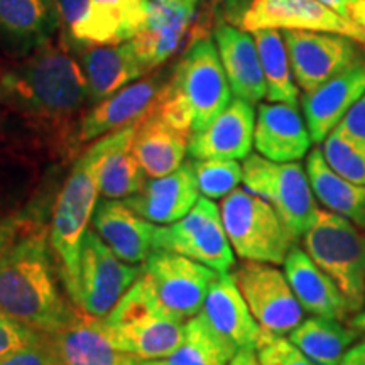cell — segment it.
<instances>
[{"label": "cell", "instance_id": "cell-1", "mask_svg": "<svg viewBox=\"0 0 365 365\" xmlns=\"http://www.w3.org/2000/svg\"><path fill=\"white\" fill-rule=\"evenodd\" d=\"M86 103L83 70L61 46L46 43L0 71V107L49 139L75 144L71 124Z\"/></svg>", "mask_w": 365, "mask_h": 365}, {"label": "cell", "instance_id": "cell-2", "mask_svg": "<svg viewBox=\"0 0 365 365\" xmlns=\"http://www.w3.org/2000/svg\"><path fill=\"white\" fill-rule=\"evenodd\" d=\"M19 220L16 239L0 257V312L53 335L70 322L76 307L58 284L44 220L27 212L21 213Z\"/></svg>", "mask_w": 365, "mask_h": 365}, {"label": "cell", "instance_id": "cell-3", "mask_svg": "<svg viewBox=\"0 0 365 365\" xmlns=\"http://www.w3.org/2000/svg\"><path fill=\"white\" fill-rule=\"evenodd\" d=\"M232 102L220 54L210 38L193 41L164 85L154 110L186 137L207 129Z\"/></svg>", "mask_w": 365, "mask_h": 365}, {"label": "cell", "instance_id": "cell-4", "mask_svg": "<svg viewBox=\"0 0 365 365\" xmlns=\"http://www.w3.org/2000/svg\"><path fill=\"white\" fill-rule=\"evenodd\" d=\"M112 132L86 149L73 164L53 205L49 222V245L58 264L63 286L71 284L78 266L81 242L98 203L100 164L110 148Z\"/></svg>", "mask_w": 365, "mask_h": 365}, {"label": "cell", "instance_id": "cell-5", "mask_svg": "<svg viewBox=\"0 0 365 365\" xmlns=\"http://www.w3.org/2000/svg\"><path fill=\"white\" fill-rule=\"evenodd\" d=\"M112 344L139 360H163L185 339L186 322L168 312L144 272L102 318Z\"/></svg>", "mask_w": 365, "mask_h": 365}, {"label": "cell", "instance_id": "cell-6", "mask_svg": "<svg viewBox=\"0 0 365 365\" xmlns=\"http://www.w3.org/2000/svg\"><path fill=\"white\" fill-rule=\"evenodd\" d=\"M304 250L345 296L349 309L365 308V230L330 210H319L303 235Z\"/></svg>", "mask_w": 365, "mask_h": 365}, {"label": "cell", "instance_id": "cell-7", "mask_svg": "<svg viewBox=\"0 0 365 365\" xmlns=\"http://www.w3.org/2000/svg\"><path fill=\"white\" fill-rule=\"evenodd\" d=\"M220 213L232 249L240 259L284 264L296 240L266 200L247 188H235L222 198Z\"/></svg>", "mask_w": 365, "mask_h": 365}, {"label": "cell", "instance_id": "cell-8", "mask_svg": "<svg viewBox=\"0 0 365 365\" xmlns=\"http://www.w3.org/2000/svg\"><path fill=\"white\" fill-rule=\"evenodd\" d=\"M244 178L245 188L276 210L294 240L303 237L317 222L318 207L308 173L296 163H276L261 154L245 158Z\"/></svg>", "mask_w": 365, "mask_h": 365}, {"label": "cell", "instance_id": "cell-9", "mask_svg": "<svg viewBox=\"0 0 365 365\" xmlns=\"http://www.w3.org/2000/svg\"><path fill=\"white\" fill-rule=\"evenodd\" d=\"M143 269L113 254L97 232L88 230L81 242L78 266L66 294L76 308L105 318L134 284Z\"/></svg>", "mask_w": 365, "mask_h": 365}, {"label": "cell", "instance_id": "cell-10", "mask_svg": "<svg viewBox=\"0 0 365 365\" xmlns=\"http://www.w3.org/2000/svg\"><path fill=\"white\" fill-rule=\"evenodd\" d=\"M153 250L176 252L212 267L218 274L230 272L235 252L223 227L220 208L203 196L181 220L156 228Z\"/></svg>", "mask_w": 365, "mask_h": 365}, {"label": "cell", "instance_id": "cell-11", "mask_svg": "<svg viewBox=\"0 0 365 365\" xmlns=\"http://www.w3.org/2000/svg\"><path fill=\"white\" fill-rule=\"evenodd\" d=\"M234 279L264 333L289 335L303 322L304 309L286 274L272 264L244 261L235 269Z\"/></svg>", "mask_w": 365, "mask_h": 365}, {"label": "cell", "instance_id": "cell-12", "mask_svg": "<svg viewBox=\"0 0 365 365\" xmlns=\"http://www.w3.org/2000/svg\"><path fill=\"white\" fill-rule=\"evenodd\" d=\"M143 272L163 307L182 322L202 312L210 287L220 276L205 264L168 250H153Z\"/></svg>", "mask_w": 365, "mask_h": 365}, {"label": "cell", "instance_id": "cell-13", "mask_svg": "<svg viewBox=\"0 0 365 365\" xmlns=\"http://www.w3.org/2000/svg\"><path fill=\"white\" fill-rule=\"evenodd\" d=\"M287 54L296 83L312 93L362 58L354 39L313 31H284Z\"/></svg>", "mask_w": 365, "mask_h": 365}, {"label": "cell", "instance_id": "cell-14", "mask_svg": "<svg viewBox=\"0 0 365 365\" xmlns=\"http://www.w3.org/2000/svg\"><path fill=\"white\" fill-rule=\"evenodd\" d=\"M245 31L282 29L339 34L365 46V27L344 19L318 0H252L242 17Z\"/></svg>", "mask_w": 365, "mask_h": 365}, {"label": "cell", "instance_id": "cell-15", "mask_svg": "<svg viewBox=\"0 0 365 365\" xmlns=\"http://www.w3.org/2000/svg\"><path fill=\"white\" fill-rule=\"evenodd\" d=\"M164 85L166 83L163 81V75H153L124 86L108 98L93 105V108L80 118L76 143H90L139 122L153 110Z\"/></svg>", "mask_w": 365, "mask_h": 365}, {"label": "cell", "instance_id": "cell-16", "mask_svg": "<svg viewBox=\"0 0 365 365\" xmlns=\"http://www.w3.org/2000/svg\"><path fill=\"white\" fill-rule=\"evenodd\" d=\"M198 0H149L140 33L130 39L145 73L166 63L180 48Z\"/></svg>", "mask_w": 365, "mask_h": 365}, {"label": "cell", "instance_id": "cell-17", "mask_svg": "<svg viewBox=\"0 0 365 365\" xmlns=\"http://www.w3.org/2000/svg\"><path fill=\"white\" fill-rule=\"evenodd\" d=\"M364 95L365 58H359L312 93H304L303 112L313 143L322 144Z\"/></svg>", "mask_w": 365, "mask_h": 365}, {"label": "cell", "instance_id": "cell-18", "mask_svg": "<svg viewBox=\"0 0 365 365\" xmlns=\"http://www.w3.org/2000/svg\"><path fill=\"white\" fill-rule=\"evenodd\" d=\"M61 365H139V359L112 344L103 319L76 308L61 330L51 335Z\"/></svg>", "mask_w": 365, "mask_h": 365}, {"label": "cell", "instance_id": "cell-19", "mask_svg": "<svg viewBox=\"0 0 365 365\" xmlns=\"http://www.w3.org/2000/svg\"><path fill=\"white\" fill-rule=\"evenodd\" d=\"M255 113L252 103L234 98L207 129L188 139L193 159H245L254 144Z\"/></svg>", "mask_w": 365, "mask_h": 365}, {"label": "cell", "instance_id": "cell-20", "mask_svg": "<svg viewBox=\"0 0 365 365\" xmlns=\"http://www.w3.org/2000/svg\"><path fill=\"white\" fill-rule=\"evenodd\" d=\"M91 223L113 254L127 264L145 262L153 252L156 227L137 215L125 202L108 198L98 202Z\"/></svg>", "mask_w": 365, "mask_h": 365}, {"label": "cell", "instance_id": "cell-21", "mask_svg": "<svg viewBox=\"0 0 365 365\" xmlns=\"http://www.w3.org/2000/svg\"><path fill=\"white\" fill-rule=\"evenodd\" d=\"M198 195L193 166L191 163H185L171 175L145 181L139 193L129 196L124 202L145 220L171 225L195 207Z\"/></svg>", "mask_w": 365, "mask_h": 365}, {"label": "cell", "instance_id": "cell-22", "mask_svg": "<svg viewBox=\"0 0 365 365\" xmlns=\"http://www.w3.org/2000/svg\"><path fill=\"white\" fill-rule=\"evenodd\" d=\"M312 135L296 107L287 103H262L254 130L257 153L276 163H296L312 148Z\"/></svg>", "mask_w": 365, "mask_h": 365}, {"label": "cell", "instance_id": "cell-23", "mask_svg": "<svg viewBox=\"0 0 365 365\" xmlns=\"http://www.w3.org/2000/svg\"><path fill=\"white\" fill-rule=\"evenodd\" d=\"M215 39L232 93L252 105L267 97L266 76L252 36L225 22H218Z\"/></svg>", "mask_w": 365, "mask_h": 365}, {"label": "cell", "instance_id": "cell-24", "mask_svg": "<svg viewBox=\"0 0 365 365\" xmlns=\"http://www.w3.org/2000/svg\"><path fill=\"white\" fill-rule=\"evenodd\" d=\"M202 313L208 323L235 349H257L261 327L242 296L234 274H220L210 287Z\"/></svg>", "mask_w": 365, "mask_h": 365}, {"label": "cell", "instance_id": "cell-25", "mask_svg": "<svg viewBox=\"0 0 365 365\" xmlns=\"http://www.w3.org/2000/svg\"><path fill=\"white\" fill-rule=\"evenodd\" d=\"M284 274L301 308L307 313L340 322H345L349 314H352L345 296L340 293L331 277L314 264L307 250L293 245L286 255Z\"/></svg>", "mask_w": 365, "mask_h": 365}, {"label": "cell", "instance_id": "cell-26", "mask_svg": "<svg viewBox=\"0 0 365 365\" xmlns=\"http://www.w3.org/2000/svg\"><path fill=\"white\" fill-rule=\"evenodd\" d=\"M61 24L56 0H0V41L27 54L49 43Z\"/></svg>", "mask_w": 365, "mask_h": 365}, {"label": "cell", "instance_id": "cell-27", "mask_svg": "<svg viewBox=\"0 0 365 365\" xmlns=\"http://www.w3.org/2000/svg\"><path fill=\"white\" fill-rule=\"evenodd\" d=\"M80 66L88 86V102L93 105L145 75L130 41L108 46L100 44L88 49L81 54Z\"/></svg>", "mask_w": 365, "mask_h": 365}, {"label": "cell", "instance_id": "cell-28", "mask_svg": "<svg viewBox=\"0 0 365 365\" xmlns=\"http://www.w3.org/2000/svg\"><path fill=\"white\" fill-rule=\"evenodd\" d=\"M130 149L145 176L163 178L182 166L188 153V137L153 108L137 125Z\"/></svg>", "mask_w": 365, "mask_h": 365}, {"label": "cell", "instance_id": "cell-29", "mask_svg": "<svg viewBox=\"0 0 365 365\" xmlns=\"http://www.w3.org/2000/svg\"><path fill=\"white\" fill-rule=\"evenodd\" d=\"M149 0H91L83 24L73 36L78 44H120L143 29Z\"/></svg>", "mask_w": 365, "mask_h": 365}, {"label": "cell", "instance_id": "cell-30", "mask_svg": "<svg viewBox=\"0 0 365 365\" xmlns=\"http://www.w3.org/2000/svg\"><path fill=\"white\" fill-rule=\"evenodd\" d=\"M307 173L313 193L323 207L365 230V185L345 180L333 171L319 148L309 153Z\"/></svg>", "mask_w": 365, "mask_h": 365}, {"label": "cell", "instance_id": "cell-31", "mask_svg": "<svg viewBox=\"0 0 365 365\" xmlns=\"http://www.w3.org/2000/svg\"><path fill=\"white\" fill-rule=\"evenodd\" d=\"M139 122L112 132L110 148L105 153L98 175L100 195L103 198L125 200L144 188L145 175L130 149Z\"/></svg>", "mask_w": 365, "mask_h": 365}, {"label": "cell", "instance_id": "cell-32", "mask_svg": "<svg viewBox=\"0 0 365 365\" xmlns=\"http://www.w3.org/2000/svg\"><path fill=\"white\" fill-rule=\"evenodd\" d=\"M357 328L345 327L340 319L312 317L303 319L289 340L318 365H340L344 355L360 339Z\"/></svg>", "mask_w": 365, "mask_h": 365}, {"label": "cell", "instance_id": "cell-33", "mask_svg": "<svg viewBox=\"0 0 365 365\" xmlns=\"http://www.w3.org/2000/svg\"><path fill=\"white\" fill-rule=\"evenodd\" d=\"M237 354L235 345L218 333L200 312L185 325V339L176 352L163 359L164 365H228Z\"/></svg>", "mask_w": 365, "mask_h": 365}, {"label": "cell", "instance_id": "cell-34", "mask_svg": "<svg viewBox=\"0 0 365 365\" xmlns=\"http://www.w3.org/2000/svg\"><path fill=\"white\" fill-rule=\"evenodd\" d=\"M254 41L257 46L259 58L267 85V98L276 103L298 105V88L293 80L289 54L284 38L277 29L254 31Z\"/></svg>", "mask_w": 365, "mask_h": 365}, {"label": "cell", "instance_id": "cell-35", "mask_svg": "<svg viewBox=\"0 0 365 365\" xmlns=\"http://www.w3.org/2000/svg\"><path fill=\"white\" fill-rule=\"evenodd\" d=\"M322 150L333 171L345 180L365 185V144L333 129L323 140Z\"/></svg>", "mask_w": 365, "mask_h": 365}, {"label": "cell", "instance_id": "cell-36", "mask_svg": "<svg viewBox=\"0 0 365 365\" xmlns=\"http://www.w3.org/2000/svg\"><path fill=\"white\" fill-rule=\"evenodd\" d=\"M198 190L210 200L225 198L242 182L244 170L235 159H193Z\"/></svg>", "mask_w": 365, "mask_h": 365}, {"label": "cell", "instance_id": "cell-37", "mask_svg": "<svg viewBox=\"0 0 365 365\" xmlns=\"http://www.w3.org/2000/svg\"><path fill=\"white\" fill-rule=\"evenodd\" d=\"M255 350L262 365H318L289 339L271 333H261V340Z\"/></svg>", "mask_w": 365, "mask_h": 365}, {"label": "cell", "instance_id": "cell-38", "mask_svg": "<svg viewBox=\"0 0 365 365\" xmlns=\"http://www.w3.org/2000/svg\"><path fill=\"white\" fill-rule=\"evenodd\" d=\"M43 335H48V333L36 331L0 312V360L34 344Z\"/></svg>", "mask_w": 365, "mask_h": 365}, {"label": "cell", "instance_id": "cell-39", "mask_svg": "<svg viewBox=\"0 0 365 365\" xmlns=\"http://www.w3.org/2000/svg\"><path fill=\"white\" fill-rule=\"evenodd\" d=\"M0 365H61L51 335H43L38 341L17 350L0 360Z\"/></svg>", "mask_w": 365, "mask_h": 365}, {"label": "cell", "instance_id": "cell-40", "mask_svg": "<svg viewBox=\"0 0 365 365\" xmlns=\"http://www.w3.org/2000/svg\"><path fill=\"white\" fill-rule=\"evenodd\" d=\"M90 2L91 0H56L59 19H61V24H65L71 38L88 16Z\"/></svg>", "mask_w": 365, "mask_h": 365}, {"label": "cell", "instance_id": "cell-41", "mask_svg": "<svg viewBox=\"0 0 365 365\" xmlns=\"http://www.w3.org/2000/svg\"><path fill=\"white\" fill-rule=\"evenodd\" d=\"M335 129L365 144V95L350 108L349 113L341 118V122Z\"/></svg>", "mask_w": 365, "mask_h": 365}, {"label": "cell", "instance_id": "cell-42", "mask_svg": "<svg viewBox=\"0 0 365 365\" xmlns=\"http://www.w3.org/2000/svg\"><path fill=\"white\" fill-rule=\"evenodd\" d=\"M344 19L365 27V0H318Z\"/></svg>", "mask_w": 365, "mask_h": 365}, {"label": "cell", "instance_id": "cell-43", "mask_svg": "<svg viewBox=\"0 0 365 365\" xmlns=\"http://www.w3.org/2000/svg\"><path fill=\"white\" fill-rule=\"evenodd\" d=\"M19 215H2L0 213V257L6 252L19 232Z\"/></svg>", "mask_w": 365, "mask_h": 365}, {"label": "cell", "instance_id": "cell-44", "mask_svg": "<svg viewBox=\"0 0 365 365\" xmlns=\"http://www.w3.org/2000/svg\"><path fill=\"white\" fill-rule=\"evenodd\" d=\"M340 365H365V336L349 349Z\"/></svg>", "mask_w": 365, "mask_h": 365}, {"label": "cell", "instance_id": "cell-45", "mask_svg": "<svg viewBox=\"0 0 365 365\" xmlns=\"http://www.w3.org/2000/svg\"><path fill=\"white\" fill-rule=\"evenodd\" d=\"M228 365H262L255 349H239Z\"/></svg>", "mask_w": 365, "mask_h": 365}, {"label": "cell", "instance_id": "cell-46", "mask_svg": "<svg viewBox=\"0 0 365 365\" xmlns=\"http://www.w3.org/2000/svg\"><path fill=\"white\" fill-rule=\"evenodd\" d=\"M350 325L354 328H357V330L365 335V308L362 312H359L357 314H354V318L350 319Z\"/></svg>", "mask_w": 365, "mask_h": 365}, {"label": "cell", "instance_id": "cell-47", "mask_svg": "<svg viewBox=\"0 0 365 365\" xmlns=\"http://www.w3.org/2000/svg\"><path fill=\"white\" fill-rule=\"evenodd\" d=\"M139 365H164L163 360H139Z\"/></svg>", "mask_w": 365, "mask_h": 365}]
</instances>
